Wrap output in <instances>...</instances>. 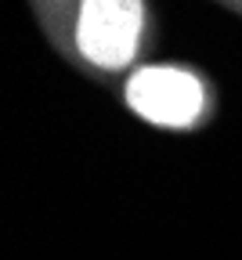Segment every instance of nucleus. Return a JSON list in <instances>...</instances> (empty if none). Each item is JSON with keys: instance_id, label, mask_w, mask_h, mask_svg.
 Masks as SVG:
<instances>
[{"instance_id": "nucleus-1", "label": "nucleus", "mask_w": 242, "mask_h": 260, "mask_svg": "<svg viewBox=\"0 0 242 260\" xmlns=\"http://www.w3.org/2000/svg\"><path fill=\"white\" fill-rule=\"evenodd\" d=\"M51 47L83 76H119L148 44L145 0H29Z\"/></svg>"}, {"instance_id": "nucleus-2", "label": "nucleus", "mask_w": 242, "mask_h": 260, "mask_svg": "<svg viewBox=\"0 0 242 260\" xmlns=\"http://www.w3.org/2000/svg\"><path fill=\"white\" fill-rule=\"evenodd\" d=\"M123 105L159 130H195L210 119L214 94L188 65H141L123 83Z\"/></svg>"}, {"instance_id": "nucleus-3", "label": "nucleus", "mask_w": 242, "mask_h": 260, "mask_svg": "<svg viewBox=\"0 0 242 260\" xmlns=\"http://www.w3.org/2000/svg\"><path fill=\"white\" fill-rule=\"evenodd\" d=\"M214 4H221V8H228L231 15H238V18H242V0H214Z\"/></svg>"}]
</instances>
